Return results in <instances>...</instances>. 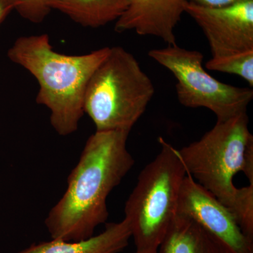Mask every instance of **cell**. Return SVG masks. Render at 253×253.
Segmentation results:
<instances>
[{
    "instance_id": "6da1fadb",
    "label": "cell",
    "mask_w": 253,
    "mask_h": 253,
    "mask_svg": "<svg viewBox=\"0 0 253 253\" xmlns=\"http://www.w3.org/2000/svg\"><path fill=\"white\" fill-rule=\"evenodd\" d=\"M129 132L96 131L88 138L64 194L44 219L51 239H87L107 221L108 197L134 165L126 146Z\"/></svg>"
},
{
    "instance_id": "7a4b0ae2",
    "label": "cell",
    "mask_w": 253,
    "mask_h": 253,
    "mask_svg": "<svg viewBox=\"0 0 253 253\" xmlns=\"http://www.w3.org/2000/svg\"><path fill=\"white\" fill-rule=\"evenodd\" d=\"M178 151L186 173L229 208L253 240V136L247 113L217 121Z\"/></svg>"
},
{
    "instance_id": "3957f363",
    "label": "cell",
    "mask_w": 253,
    "mask_h": 253,
    "mask_svg": "<svg viewBox=\"0 0 253 253\" xmlns=\"http://www.w3.org/2000/svg\"><path fill=\"white\" fill-rule=\"evenodd\" d=\"M110 47L83 55L56 52L47 34L17 38L7 57L28 71L39 84L36 103L50 112V124L60 136L76 132L84 115V96L93 73L109 54Z\"/></svg>"
},
{
    "instance_id": "277c9868",
    "label": "cell",
    "mask_w": 253,
    "mask_h": 253,
    "mask_svg": "<svg viewBox=\"0 0 253 253\" xmlns=\"http://www.w3.org/2000/svg\"><path fill=\"white\" fill-rule=\"evenodd\" d=\"M155 91L134 55L122 46H113L88 82L84 114L94 123L96 131H130Z\"/></svg>"
},
{
    "instance_id": "5b68a950",
    "label": "cell",
    "mask_w": 253,
    "mask_h": 253,
    "mask_svg": "<svg viewBox=\"0 0 253 253\" xmlns=\"http://www.w3.org/2000/svg\"><path fill=\"white\" fill-rule=\"evenodd\" d=\"M161 151L142 169L125 205L136 253H156L176 214L186 175L179 151L162 137Z\"/></svg>"
},
{
    "instance_id": "8992f818",
    "label": "cell",
    "mask_w": 253,
    "mask_h": 253,
    "mask_svg": "<svg viewBox=\"0 0 253 253\" xmlns=\"http://www.w3.org/2000/svg\"><path fill=\"white\" fill-rule=\"evenodd\" d=\"M149 56L172 73L178 101L185 107L208 109L217 121H225L246 113L252 101L251 88L221 83L206 72L204 55L199 51L174 44L151 50Z\"/></svg>"
},
{
    "instance_id": "52a82bcc",
    "label": "cell",
    "mask_w": 253,
    "mask_h": 253,
    "mask_svg": "<svg viewBox=\"0 0 253 253\" xmlns=\"http://www.w3.org/2000/svg\"><path fill=\"white\" fill-rule=\"evenodd\" d=\"M176 214L196 223L224 253H253V240L243 232L230 210L187 173L179 192Z\"/></svg>"
},
{
    "instance_id": "ba28073f",
    "label": "cell",
    "mask_w": 253,
    "mask_h": 253,
    "mask_svg": "<svg viewBox=\"0 0 253 253\" xmlns=\"http://www.w3.org/2000/svg\"><path fill=\"white\" fill-rule=\"evenodd\" d=\"M184 13L204 32L212 57L253 51V0L221 8L186 1Z\"/></svg>"
},
{
    "instance_id": "9c48e42d",
    "label": "cell",
    "mask_w": 253,
    "mask_h": 253,
    "mask_svg": "<svg viewBox=\"0 0 253 253\" xmlns=\"http://www.w3.org/2000/svg\"><path fill=\"white\" fill-rule=\"evenodd\" d=\"M186 0H129L115 25L118 33L134 31L139 36H154L168 45L176 44L174 29L184 13Z\"/></svg>"
},
{
    "instance_id": "30bf717a",
    "label": "cell",
    "mask_w": 253,
    "mask_h": 253,
    "mask_svg": "<svg viewBox=\"0 0 253 253\" xmlns=\"http://www.w3.org/2000/svg\"><path fill=\"white\" fill-rule=\"evenodd\" d=\"M131 238L126 219L108 223L101 234L80 241L51 239L32 244L18 253H120L126 249Z\"/></svg>"
},
{
    "instance_id": "8fae6325",
    "label": "cell",
    "mask_w": 253,
    "mask_h": 253,
    "mask_svg": "<svg viewBox=\"0 0 253 253\" xmlns=\"http://www.w3.org/2000/svg\"><path fill=\"white\" fill-rule=\"evenodd\" d=\"M129 0H49L56 9L84 28H98L116 21L122 16Z\"/></svg>"
},
{
    "instance_id": "7c38bea8",
    "label": "cell",
    "mask_w": 253,
    "mask_h": 253,
    "mask_svg": "<svg viewBox=\"0 0 253 253\" xmlns=\"http://www.w3.org/2000/svg\"><path fill=\"white\" fill-rule=\"evenodd\" d=\"M158 253H224L217 244L189 218L176 214Z\"/></svg>"
},
{
    "instance_id": "4fadbf2b",
    "label": "cell",
    "mask_w": 253,
    "mask_h": 253,
    "mask_svg": "<svg viewBox=\"0 0 253 253\" xmlns=\"http://www.w3.org/2000/svg\"><path fill=\"white\" fill-rule=\"evenodd\" d=\"M206 66L210 71L236 75L253 86V51L212 57Z\"/></svg>"
},
{
    "instance_id": "5bb4252c",
    "label": "cell",
    "mask_w": 253,
    "mask_h": 253,
    "mask_svg": "<svg viewBox=\"0 0 253 253\" xmlns=\"http://www.w3.org/2000/svg\"><path fill=\"white\" fill-rule=\"evenodd\" d=\"M17 11L24 19L33 23H41L51 11L49 0H16Z\"/></svg>"
},
{
    "instance_id": "9a60e30c",
    "label": "cell",
    "mask_w": 253,
    "mask_h": 253,
    "mask_svg": "<svg viewBox=\"0 0 253 253\" xmlns=\"http://www.w3.org/2000/svg\"><path fill=\"white\" fill-rule=\"evenodd\" d=\"M246 1L249 0H186L188 2L208 8L225 7Z\"/></svg>"
},
{
    "instance_id": "2e32d148",
    "label": "cell",
    "mask_w": 253,
    "mask_h": 253,
    "mask_svg": "<svg viewBox=\"0 0 253 253\" xmlns=\"http://www.w3.org/2000/svg\"><path fill=\"white\" fill-rule=\"evenodd\" d=\"M16 7V0H0V26Z\"/></svg>"
},
{
    "instance_id": "e0dca14e",
    "label": "cell",
    "mask_w": 253,
    "mask_h": 253,
    "mask_svg": "<svg viewBox=\"0 0 253 253\" xmlns=\"http://www.w3.org/2000/svg\"><path fill=\"white\" fill-rule=\"evenodd\" d=\"M0 179H1V174H0Z\"/></svg>"
},
{
    "instance_id": "ac0fdd59",
    "label": "cell",
    "mask_w": 253,
    "mask_h": 253,
    "mask_svg": "<svg viewBox=\"0 0 253 253\" xmlns=\"http://www.w3.org/2000/svg\"><path fill=\"white\" fill-rule=\"evenodd\" d=\"M136 253V252H134V253ZM158 253V252H157V253Z\"/></svg>"
}]
</instances>
